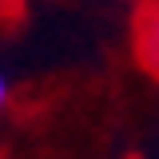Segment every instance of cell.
<instances>
[{
	"instance_id": "obj_1",
	"label": "cell",
	"mask_w": 159,
	"mask_h": 159,
	"mask_svg": "<svg viewBox=\"0 0 159 159\" xmlns=\"http://www.w3.org/2000/svg\"><path fill=\"white\" fill-rule=\"evenodd\" d=\"M4 99H8V80H4V72H0V107H4Z\"/></svg>"
}]
</instances>
